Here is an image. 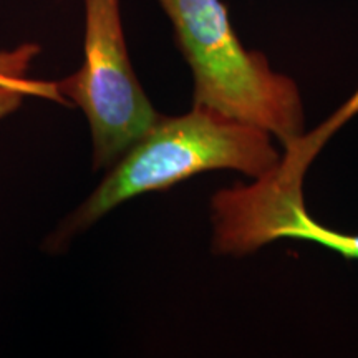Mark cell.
Returning <instances> with one entry per match:
<instances>
[{"label": "cell", "instance_id": "6da1fadb", "mask_svg": "<svg viewBox=\"0 0 358 358\" xmlns=\"http://www.w3.org/2000/svg\"><path fill=\"white\" fill-rule=\"evenodd\" d=\"M280 158L272 134L256 124L194 105L182 116H161L110 168L87 201L66 217L48 245L62 248L140 194L168 189L214 169H234L257 179L274 169Z\"/></svg>", "mask_w": 358, "mask_h": 358}, {"label": "cell", "instance_id": "7a4b0ae2", "mask_svg": "<svg viewBox=\"0 0 358 358\" xmlns=\"http://www.w3.org/2000/svg\"><path fill=\"white\" fill-rule=\"evenodd\" d=\"M194 78V106L266 129L282 145L306 133L297 85L244 48L221 0H158Z\"/></svg>", "mask_w": 358, "mask_h": 358}, {"label": "cell", "instance_id": "3957f363", "mask_svg": "<svg viewBox=\"0 0 358 358\" xmlns=\"http://www.w3.org/2000/svg\"><path fill=\"white\" fill-rule=\"evenodd\" d=\"M85 57L73 75L57 82L65 101L87 116L93 166L111 168L161 115L143 92L129 62L120 0H83Z\"/></svg>", "mask_w": 358, "mask_h": 358}, {"label": "cell", "instance_id": "277c9868", "mask_svg": "<svg viewBox=\"0 0 358 358\" xmlns=\"http://www.w3.org/2000/svg\"><path fill=\"white\" fill-rule=\"evenodd\" d=\"M213 250L245 256L277 239L312 241L358 261V232H338L315 221L303 194L282 191L264 178L217 191L211 201Z\"/></svg>", "mask_w": 358, "mask_h": 358}, {"label": "cell", "instance_id": "5b68a950", "mask_svg": "<svg viewBox=\"0 0 358 358\" xmlns=\"http://www.w3.org/2000/svg\"><path fill=\"white\" fill-rule=\"evenodd\" d=\"M357 115L358 90L337 111H334V115H330L324 123L313 128L312 131H306L299 138H295V140L285 143L284 155H282L279 164L274 169L264 174V176L272 185L280 187V189L303 194V178H306V173L308 166H310V163L320 153L325 143Z\"/></svg>", "mask_w": 358, "mask_h": 358}, {"label": "cell", "instance_id": "8992f818", "mask_svg": "<svg viewBox=\"0 0 358 358\" xmlns=\"http://www.w3.org/2000/svg\"><path fill=\"white\" fill-rule=\"evenodd\" d=\"M40 53L37 43H22L0 52V120L20 108L27 98H43L66 103L58 92L57 82H43L29 77L34 60Z\"/></svg>", "mask_w": 358, "mask_h": 358}]
</instances>
